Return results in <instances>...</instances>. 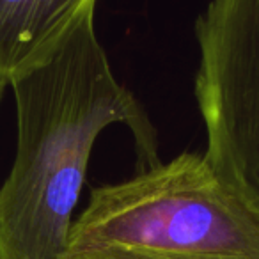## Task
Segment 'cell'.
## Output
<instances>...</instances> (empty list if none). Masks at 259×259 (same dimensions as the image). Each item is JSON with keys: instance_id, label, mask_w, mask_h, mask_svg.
<instances>
[{"instance_id": "6da1fadb", "label": "cell", "mask_w": 259, "mask_h": 259, "mask_svg": "<svg viewBox=\"0 0 259 259\" xmlns=\"http://www.w3.org/2000/svg\"><path fill=\"white\" fill-rule=\"evenodd\" d=\"M18 144L0 187V259H64L91 151L107 126L132 130L139 170L160 163L158 135L115 78L89 11L59 50L9 83Z\"/></svg>"}, {"instance_id": "7a4b0ae2", "label": "cell", "mask_w": 259, "mask_h": 259, "mask_svg": "<svg viewBox=\"0 0 259 259\" xmlns=\"http://www.w3.org/2000/svg\"><path fill=\"white\" fill-rule=\"evenodd\" d=\"M64 259H259V209L185 151L91 190Z\"/></svg>"}, {"instance_id": "3957f363", "label": "cell", "mask_w": 259, "mask_h": 259, "mask_svg": "<svg viewBox=\"0 0 259 259\" xmlns=\"http://www.w3.org/2000/svg\"><path fill=\"white\" fill-rule=\"evenodd\" d=\"M206 156L259 209V0H209L195 22Z\"/></svg>"}, {"instance_id": "277c9868", "label": "cell", "mask_w": 259, "mask_h": 259, "mask_svg": "<svg viewBox=\"0 0 259 259\" xmlns=\"http://www.w3.org/2000/svg\"><path fill=\"white\" fill-rule=\"evenodd\" d=\"M98 0H0V80L43 64Z\"/></svg>"}, {"instance_id": "5b68a950", "label": "cell", "mask_w": 259, "mask_h": 259, "mask_svg": "<svg viewBox=\"0 0 259 259\" xmlns=\"http://www.w3.org/2000/svg\"><path fill=\"white\" fill-rule=\"evenodd\" d=\"M6 87H8V85H6V83H4V82H2V80H0V100H2V94H4Z\"/></svg>"}]
</instances>
